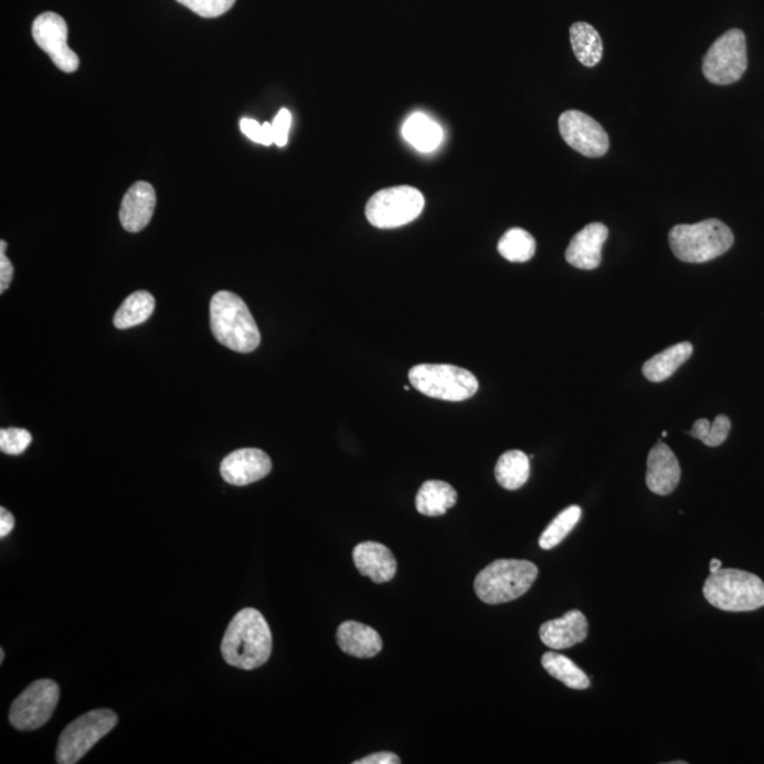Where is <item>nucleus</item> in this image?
<instances>
[{"instance_id":"nucleus-1","label":"nucleus","mask_w":764,"mask_h":764,"mask_svg":"<svg viewBox=\"0 0 764 764\" xmlns=\"http://www.w3.org/2000/svg\"><path fill=\"white\" fill-rule=\"evenodd\" d=\"M273 652V633L263 613L246 607L230 622L223 641L221 656L231 667L240 670H255L269 660Z\"/></svg>"},{"instance_id":"nucleus-2","label":"nucleus","mask_w":764,"mask_h":764,"mask_svg":"<svg viewBox=\"0 0 764 764\" xmlns=\"http://www.w3.org/2000/svg\"><path fill=\"white\" fill-rule=\"evenodd\" d=\"M210 326L215 340L237 353H253L261 344L255 319L238 295L220 290L210 301Z\"/></svg>"},{"instance_id":"nucleus-3","label":"nucleus","mask_w":764,"mask_h":764,"mask_svg":"<svg viewBox=\"0 0 764 764\" xmlns=\"http://www.w3.org/2000/svg\"><path fill=\"white\" fill-rule=\"evenodd\" d=\"M673 255L682 263L703 264L718 258L733 245V233L717 219L676 225L668 235Z\"/></svg>"},{"instance_id":"nucleus-4","label":"nucleus","mask_w":764,"mask_h":764,"mask_svg":"<svg viewBox=\"0 0 764 764\" xmlns=\"http://www.w3.org/2000/svg\"><path fill=\"white\" fill-rule=\"evenodd\" d=\"M538 576V567L530 561L497 560L476 576L477 597L487 605H501L526 595Z\"/></svg>"},{"instance_id":"nucleus-5","label":"nucleus","mask_w":764,"mask_h":764,"mask_svg":"<svg viewBox=\"0 0 764 764\" xmlns=\"http://www.w3.org/2000/svg\"><path fill=\"white\" fill-rule=\"evenodd\" d=\"M703 596L723 612H753L764 606V582L751 572L721 567L705 581Z\"/></svg>"},{"instance_id":"nucleus-6","label":"nucleus","mask_w":764,"mask_h":764,"mask_svg":"<svg viewBox=\"0 0 764 764\" xmlns=\"http://www.w3.org/2000/svg\"><path fill=\"white\" fill-rule=\"evenodd\" d=\"M410 382L415 390L431 399L450 402L469 400L479 390V381L470 371L450 364L412 367Z\"/></svg>"},{"instance_id":"nucleus-7","label":"nucleus","mask_w":764,"mask_h":764,"mask_svg":"<svg viewBox=\"0 0 764 764\" xmlns=\"http://www.w3.org/2000/svg\"><path fill=\"white\" fill-rule=\"evenodd\" d=\"M425 198L411 185H395L376 191L365 205V217L381 230L399 229L420 217Z\"/></svg>"},{"instance_id":"nucleus-8","label":"nucleus","mask_w":764,"mask_h":764,"mask_svg":"<svg viewBox=\"0 0 764 764\" xmlns=\"http://www.w3.org/2000/svg\"><path fill=\"white\" fill-rule=\"evenodd\" d=\"M117 723V713L110 710H94L75 719L60 735L55 753L57 763L75 764L82 761Z\"/></svg>"},{"instance_id":"nucleus-9","label":"nucleus","mask_w":764,"mask_h":764,"mask_svg":"<svg viewBox=\"0 0 764 764\" xmlns=\"http://www.w3.org/2000/svg\"><path fill=\"white\" fill-rule=\"evenodd\" d=\"M747 70L746 36L731 29L719 38L703 59L702 72L708 82L729 85L739 82Z\"/></svg>"},{"instance_id":"nucleus-10","label":"nucleus","mask_w":764,"mask_h":764,"mask_svg":"<svg viewBox=\"0 0 764 764\" xmlns=\"http://www.w3.org/2000/svg\"><path fill=\"white\" fill-rule=\"evenodd\" d=\"M60 701V687L53 680H38L24 690L10 708L9 721L18 731H36L46 725Z\"/></svg>"},{"instance_id":"nucleus-11","label":"nucleus","mask_w":764,"mask_h":764,"mask_svg":"<svg viewBox=\"0 0 764 764\" xmlns=\"http://www.w3.org/2000/svg\"><path fill=\"white\" fill-rule=\"evenodd\" d=\"M32 34L34 42L52 59L57 68L64 73L77 72L78 55L68 47V28L65 20L57 13L40 14L33 22Z\"/></svg>"},{"instance_id":"nucleus-12","label":"nucleus","mask_w":764,"mask_h":764,"mask_svg":"<svg viewBox=\"0 0 764 764\" xmlns=\"http://www.w3.org/2000/svg\"><path fill=\"white\" fill-rule=\"evenodd\" d=\"M562 139L577 153L587 158H601L609 150V137L597 120L581 110L571 109L560 117Z\"/></svg>"},{"instance_id":"nucleus-13","label":"nucleus","mask_w":764,"mask_h":764,"mask_svg":"<svg viewBox=\"0 0 764 764\" xmlns=\"http://www.w3.org/2000/svg\"><path fill=\"white\" fill-rule=\"evenodd\" d=\"M270 470V457L255 447L234 450L225 456L220 465L221 477L233 486H248L251 482L263 480Z\"/></svg>"},{"instance_id":"nucleus-14","label":"nucleus","mask_w":764,"mask_h":764,"mask_svg":"<svg viewBox=\"0 0 764 764\" xmlns=\"http://www.w3.org/2000/svg\"><path fill=\"white\" fill-rule=\"evenodd\" d=\"M681 480V467L670 446L658 442L647 459L646 482L657 496L671 495Z\"/></svg>"},{"instance_id":"nucleus-15","label":"nucleus","mask_w":764,"mask_h":764,"mask_svg":"<svg viewBox=\"0 0 764 764\" xmlns=\"http://www.w3.org/2000/svg\"><path fill=\"white\" fill-rule=\"evenodd\" d=\"M609 237L605 224L592 223L575 234L567 246L565 258L575 268L592 270L602 263V248Z\"/></svg>"},{"instance_id":"nucleus-16","label":"nucleus","mask_w":764,"mask_h":764,"mask_svg":"<svg viewBox=\"0 0 764 764\" xmlns=\"http://www.w3.org/2000/svg\"><path fill=\"white\" fill-rule=\"evenodd\" d=\"M590 635V623L581 611H571L560 619L545 622L540 627V638L552 650H565L585 641Z\"/></svg>"},{"instance_id":"nucleus-17","label":"nucleus","mask_w":764,"mask_h":764,"mask_svg":"<svg viewBox=\"0 0 764 764\" xmlns=\"http://www.w3.org/2000/svg\"><path fill=\"white\" fill-rule=\"evenodd\" d=\"M156 193L152 184L138 182L124 195L119 220L128 233H139L153 217Z\"/></svg>"},{"instance_id":"nucleus-18","label":"nucleus","mask_w":764,"mask_h":764,"mask_svg":"<svg viewBox=\"0 0 764 764\" xmlns=\"http://www.w3.org/2000/svg\"><path fill=\"white\" fill-rule=\"evenodd\" d=\"M353 560L361 575L370 577L375 583L394 580L396 573L395 556L390 548L380 544V542H361L354 548Z\"/></svg>"},{"instance_id":"nucleus-19","label":"nucleus","mask_w":764,"mask_h":764,"mask_svg":"<svg viewBox=\"0 0 764 764\" xmlns=\"http://www.w3.org/2000/svg\"><path fill=\"white\" fill-rule=\"evenodd\" d=\"M341 651L357 658H373L382 650V638L373 627L359 622H344L337 628Z\"/></svg>"},{"instance_id":"nucleus-20","label":"nucleus","mask_w":764,"mask_h":764,"mask_svg":"<svg viewBox=\"0 0 764 764\" xmlns=\"http://www.w3.org/2000/svg\"><path fill=\"white\" fill-rule=\"evenodd\" d=\"M402 137L420 152L429 153L439 148L444 130L425 114L416 113L406 119L402 127Z\"/></svg>"},{"instance_id":"nucleus-21","label":"nucleus","mask_w":764,"mask_h":764,"mask_svg":"<svg viewBox=\"0 0 764 764\" xmlns=\"http://www.w3.org/2000/svg\"><path fill=\"white\" fill-rule=\"evenodd\" d=\"M457 492L449 482L428 480L422 485L416 496V510L422 516L441 517L456 505Z\"/></svg>"},{"instance_id":"nucleus-22","label":"nucleus","mask_w":764,"mask_h":764,"mask_svg":"<svg viewBox=\"0 0 764 764\" xmlns=\"http://www.w3.org/2000/svg\"><path fill=\"white\" fill-rule=\"evenodd\" d=\"M693 347L690 341H683L676 346L668 347L660 354L651 357L645 365H643V374L651 382H662L676 373L680 367L690 360Z\"/></svg>"},{"instance_id":"nucleus-23","label":"nucleus","mask_w":764,"mask_h":764,"mask_svg":"<svg viewBox=\"0 0 764 764\" xmlns=\"http://www.w3.org/2000/svg\"><path fill=\"white\" fill-rule=\"evenodd\" d=\"M530 457L521 450H509L497 461L496 479L506 490H519L530 479Z\"/></svg>"},{"instance_id":"nucleus-24","label":"nucleus","mask_w":764,"mask_h":764,"mask_svg":"<svg viewBox=\"0 0 764 764\" xmlns=\"http://www.w3.org/2000/svg\"><path fill=\"white\" fill-rule=\"evenodd\" d=\"M156 301L146 290L128 296L114 316V326L119 330L135 328L145 323L153 315Z\"/></svg>"},{"instance_id":"nucleus-25","label":"nucleus","mask_w":764,"mask_h":764,"mask_svg":"<svg viewBox=\"0 0 764 764\" xmlns=\"http://www.w3.org/2000/svg\"><path fill=\"white\" fill-rule=\"evenodd\" d=\"M571 44L576 59L586 67H595L601 63L603 43L597 30L587 23L572 24L570 30Z\"/></svg>"},{"instance_id":"nucleus-26","label":"nucleus","mask_w":764,"mask_h":764,"mask_svg":"<svg viewBox=\"0 0 764 764\" xmlns=\"http://www.w3.org/2000/svg\"><path fill=\"white\" fill-rule=\"evenodd\" d=\"M542 667L545 671L554 677L555 680L565 683L572 690H587L591 687L590 677L581 670L570 658L558 655L554 651H548L542 656Z\"/></svg>"},{"instance_id":"nucleus-27","label":"nucleus","mask_w":764,"mask_h":764,"mask_svg":"<svg viewBox=\"0 0 764 764\" xmlns=\"http://www.w3.org/2000/svg\"><path fill=\"white\" fill-rule=\"evenodd\" d=\"M502 258L510 263H527L535 254L537 244L534 237L522 229H511L502 235L497 245Z\"/></svg>"},{"instance_id":"nucleus-28","label":"nucleus","mask_w":764,"mask_h":764,"mask_svg":"<svg viewBox=\"0 0 764 764\" xmlns=\"http://www.w3.org/2000/svg\"><path fill=\"white\" fill-rule=\"evenodd\" d=\"M581 517L582 510L581 507L577 506L567 507V509L560 512L540 537V547L542 550L548 551L560 545L561 542L570 535V532L576 527L577 522H580Z\"/></svg>"},{"instance_id":"nucleus-29","label":"nucleus","mask_w":764,"mask_h":764,"mask_svg":"<svg viewBox=\"0 0 764 764\" xmlns=\"http://www.w3.org/2000/svg\"><path fill=\"white\" fill-rule=\"evenodd\" d=\"M729 432H731V421L726 415H718L712 424L708 420H698L688 434L707 446L717 447L728 439Z\"/></svg>"},{"instance_id":"nucleus-30","label":"nucleus","mask_w":764,"mask_h":764,"mask_svg":"<svg viewBox=\"0 0 764 764\" xmlns=\"http://www.w3.org/2000/svg\"><path fill=\"white\" fill-rule=\"evenodd\" d=\"M32 434L22 428H8L0 431V450L3 454L18 456L26 452L32 444Z\"/></svg>"},{"instance_id":"nucleus-31","label":"nucleus","mask_w":764,"mask_h":764,"mask_svg":"<svg viewBox=\"0 0 764 764\" xmlns=\"http://www.w3.org/2000/svg\"><path fill=\"white\" fill-rule=\"evenodd\" d=\"M201 18H219L234 7L235 0H178Z\"/></svg>"},{"instance_id":"nucleus-32","label":"nucleus","mask_w":764,"mask_h":764,"mask_svg":"<svg viewBox=\"0 0 764 764\" xmlns=\"http://www.w3.org/2000/svg\"><path fill=\"white\" fill-rule=\"evenodd\" d=\"M240 127L245 137L253 140V142L264 146L275 144L273 124L265 123L261 125L255 119L243 118L241 119Z\"/></svg>"},{"instance_id":"nucleus-33","label":"nucleus","mask_w":764,"mask_h":764,"mask_svg":"<svg viewBox=\"0 0 764 764\" xmlns=\"http://www.w3.org/2000/svg\"><path fill=\"white\" fill-rule=\"evenodd\" d=\"M290 125L291 114L289 109H280L273 123L275 145H278L279 148H284L288 144Z\"/></svg>"},{"instance_id":"nucleus-34","label":"nucleus","mask_w":764,"mask_h":764,"mask_svg":"<svg viewBox=\"0 0 764 764\" xmlns=\"http://www.w3.org/2000/svg\"><path fill=\"white\" fill-rule=\"evenodd\" d=\"M7 248V241H0V294H4L9 289L14 274L13 265L10 263L7 254H4Z\"/></svg>"},{"instance_id":"nucleus-35","label":"nucleus","mask_w":764,"mask_h":764,"mask_svg":"<svg viewBox=\"0 0 764 764\" xmlns=\"http://www.w3.org/2000/svg\"><path fill=\"white\" fill-rule=\"evenodd\" d=\"M401 758L392 752H379L374 755L361 758V761L354 762V764H400Z\"/></svg>"},{"instance_id":"nucleus-36","label":"nucleus","mask_w":764,"mask_h":764,"mask_svg":"<svg viewBox=\"0 0 764 764\" xmlns=\"http://www.w3.org/2000/svg\"><path fill=\"white\" fill-rule=\"evenodd\" d=\"M14 528V517L12 512L2 507L0 509V537L7 538Z\"/></svg>"},{"instance_id":"nucleus-37","label":"nucleus","mask_w":764,"mask_h":764,"mask_svg":"<svg viewBox=\"0 0 764 764\" xmlns=\"http://www.w3.org/2000/svg\"><path fill=\"white\" fill-rule=\"evenodd\" d=\"M721 567H722L721 561H719V560H712L711 561V566H710L711 573L718 572L719 570H721Z\"/></svg>"},{"instance_id":"nucleus-38","label":"nucleus","mask_w":764,"mask_h":764,"mask_svg":"<svg viewBox=\"0 0 764 764\" xmlns=\"http://www.w3.org/2000/svg\"><path fill=\"white\" fill-rule=\"evenodd\" d=\"M3 661H4V651L2 648V650H0V662H3Z\"/></svg>"},{"instance_id":"nucleus-39","label":"nucleus","mask_w":764,"mask_h":764,"mask_svg":"<svg viewBox=\"0 0 764 764\" xmlns=\"http://www.w3.org/2000/svg\"><path fill=\"white\" fill-rule=\"evenodd\" d=\"M667 435H668L667 431L662 432V437H666Z\"/></svg>"}]
</instances>
